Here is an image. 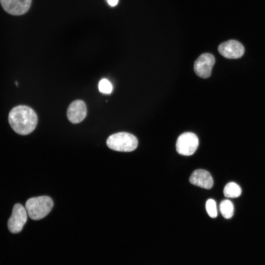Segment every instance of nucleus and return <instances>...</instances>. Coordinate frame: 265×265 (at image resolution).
<instances>
[{
	"label": "nucleus",
	"mask_w": 265,
	"mask_h": 265,
	"mask_svg": "<svg viewBox=\"0 0 265 265\" xmlns=\"http://www.w3.org/2000/svg\"><path fill=\"white\" fill-rule=\"evenodd\" d=\"M8 121L16 132L26 135L35 129L38 118L32 108L26 106L20 105L11 110L8 115Z\"/></svg>",
	"instance_id": "nucleus-1"
},
{
	"label": "nucleus",
	"mask_w": 265,
	"mask_h": 265,
	"mask_svg": "<svg viewBox=\"0 0 265 265\" xmlns=\"http://www.w3.org/2000/svg\"><path fill=\"white\" fill-rule=\"evenodd\" d=\"M26 209L20 204H16L13 208L12 214L8 219L9 231L13 234L20 232L27 220Z\"/></svg>",
	"instance_id": "nucleus-5"
},
{
	"label": "nucleus",
	"mask_w": 265,
	"mask_h": 265,
	"mask_svg": "<svg viewBox=\"0 0 265 265\" xmlns=\"http://www.w3.org/2000/svg\"><path fill=\"white\" fill-rule=\"evenodd\" d=\"M199 140L195 134L190 132H184L178 138L176 144L177 152L183 156H190L196 151Z\"/></svg>",
	"instance_id": "nucleus-4"
},
{
	"label": "nucleus",
	"mask_w": 265,
	"mask_h": 265,
	"mask_svg": "<svg viewBox=\"0 0 265 265\" xmlns=\"http://www.w3.org/2000/svg\"><path fill=\"white\" fill-rule=\"evenodd\" d=\"M107 3L111 6H115L119 0H106Z\"/></svg>",
	"instance_id": "nucleus-15"
},
{
	"label": "nucleus",
	"mask_w": 265,
	"mask_h": 265,
	"mask_svg": "<svg viewBox=\"0 0 265 265\" xmlns=\"http://www.w3.org/2000/svg\"><path fill=\"white\" fill-rule=\"evenodd\" d=\"M53 206L52 199L48 196H41L28 199L25 204L29 217L35 220L47 216Z\"/></svg>",
	"instance_id": "nucleus-2"
},
{
	"label": "nucleus",
	"mask_w": 265,
	"mask_h": 265,
	"mask_svg": "<svg viewBox=\"0 0 265 265\" xmlns=\"http://www.w3.org/2000/svg\"><path fill=\"white\" fill-rule=\"evenodd\" d=\"M87 108L84 102L80 100L72 102L67 110V118L73 124L81 122L86 117Z\"/></svg>",
	"instance_id": "nucleus-9"
},
{
	"label": "nucleus",
	"mask_w": 265,
	"mask_h": 265,
	"mask_svg": "<svg viewBox=\"0 0 265 265\" xmlns=\"http://www.w3.org/2000/svg\"><path fill=\"white\" fill-rule=\"evenodd\" d=\"M98 87L100 92L103 93L110 94L112 91V85L106 79H103L100 81Z\"/></svg>",
	"instance_id": "nucleus-14"
},
{
	"label": "nucleus",
	"mask_w": 265,
	"mask_h": 265,
	"mask_svg": "<svg viewBox=\"0 0 265 265\" xmlns=\"http://www.w3.org/2000/svg\"><path fill=\"white\" fill-rule=\"evenodd\" d=\"M215 63L212 54L205 53L200 55L194 64V70L196 74L203 79L209 78L211 75L212 68Z\"/></svg>",
	"instance_id": "nucleus-6"
},
{
	"label": "nucleus",
	"mask_w": 265,
	"mask_h": 265,
	"mask_svg": "<svg viewBox=\"0 0 265 265\" xmlns=\"http://www.w3.org/2000/svg\"><path fill=\"white\" fill-rule=\"evenodd\" d=\"M189 182L195 186L208 189L211 188L213 185L211 175L204 169L194 171L189 178Z\"/></svg>",
	"instance_id": "nucleus-10"
},
{
	"label": "nucleus",
	"mask_w": 265,
	"mask_h": 265,
	"mask_svg": "<svg viewBox=\"0 0 265 265\" xmlns=\"http://www.w3.org/2000/svg\"><path fill=\"white\" fill-rule=\"evenodd\" d=\"M223 193L228 198H237L241 193V189L239 186L234 182L228 183L224 187Z\"/></svg>",
	"instance_id": "nucleus-11"
},
{
	"label": "nucleus",
	"mask_w": 265,
	"mask_h": 265,
	"mask_svg": "<svg viewBox=\"0 0 265 265\" xmlns=\"http://www.w3.org/2000/svg\"><path fill=\"white\" fill-rule=\"evenodd\" d=\"M206 209L209 215L212 218H215L217 215L216 203L212 199H208L206 203Z\"/></svg>",
	"instance_id": "nucleus-13"
},
{
	"label": "nucleus",
	"mask_w": 265,
	"mask_h": 265,
	"mask_svg": "<svg viewBox=\"0 0 265 265\" xmlns=\"http://www.w3.org/2000/svg\"><path fill=\"white\" fill-rule=\"evenodd\" d=\"M218 51L223 56L229 59L240 58L245 51L243 46L235 40H229L221 43L218 47Z\"/></svg>",
	"instance_id": "nucleus-7"
},
{
	"label": "nucleus",
	"mask_w": 265,
	"mask_h": 265,
	"mask_svg": "<svg viewBox=\"0 0 265 265\" xmlns=\"http://www.w3.org/2000/svg\"><path fill=\"white\" fill-rule=\"evenodd\" d=\"M220 212L223 216L226 218H231L234 214V207L232 202L229 200H224L219 205Z\"/></svg>",
	"instance_id": "nucleus-12"
},
{
	"label": "nucleus",
	"mask_w": 265,
	"mask_h": 265,
	"mask_svg": "<svg viewBox=\"0 0 265 265\" xmlns=\"http://www.w3.org/2000/svg\"><path fill=\"white\" fill-rule=\"evenodd\" d=\"M0 2L3 9L8 13L19 16L28 10L31 0H0Z\"/></svg>",
	"instance_id": "nucleus-8"
},
{
	"label": "nucleus",
	"mask_w": 265,
	"mask_h": 265,
	"mask_svg": "<svg viewBox=\"0 0 265 265\" xmlns=\"http://www.w3.org/2000/svg\"><path fill=\"white\" fill-rule=\"evenodd\" d=\"M106 145L110 149L119 152H131L138 145V140L133 134L126 132H120L110 135L106 140Z\"/></svg>",
	"instance_id": "nucleus-3"
}]
</instances>
